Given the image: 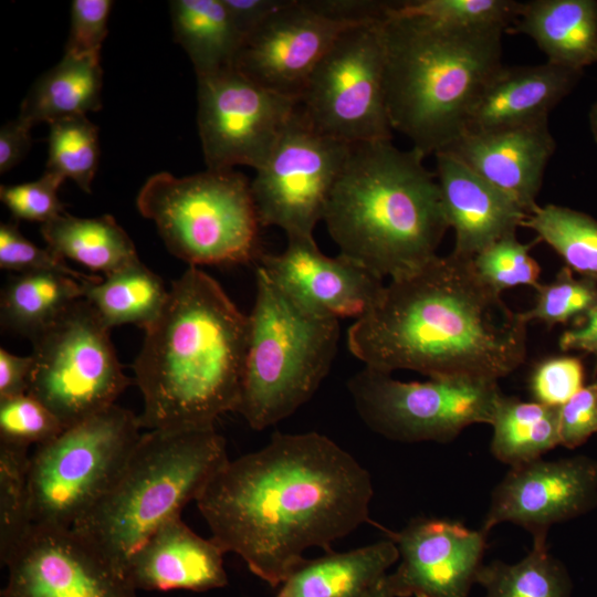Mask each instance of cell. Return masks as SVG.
I'll use <instances>...</instances> for the list:
<instances>
[{
  "instance_id": "6da1fadb",
  "label": "cell",
  "mask_w": 597,
  "mask_h": 597,
  "mask_svg": "<svg viewBox=\"0 0 597 597\" xmlns=\"http://www.w3.org/2000/svg\"><path fill=\"white\" fill-rule=\"evenodd\" d=\"M369 472L318 432L272 434L228 460L196 500L212 538L272 587L305 559L371 523Z\"/></svg>"
},
{
  "instance_id": "7a4b0ae2",
  "label": "cell",
  "mask_w": 597,
  "mask_h": 597,
  "mask_svg": "<svg viewBox=\"0 0 597 597\" xmlns=\"http://www.w3.org/2000/svg\"><path fill=\"white\" fill-rule=\"evenodd\" d=\"M526 325L481 280L472 259L451 252L390 280L346 342L366 367L384 373L498 381L524 362Z\"/></svg>"
},
{
  "instance_id": "3957f363",
  "label": "cell",
  "mask_w": 597,
  "mask_h": 597,
  "mask_svg": "<svg viewBox=\"0 0 597 597\" xmlns=\"http://www.w3.org/2000/svg\"><path fill=\"white\" fill-rule=\"evenodd\" d=\"M133 364L142 429H208L239 404L249 315L197 266L172 281Z\"/></svg>"
},
{
  "instance_id": "277c9868",
  "label": "cell",
  "mask_w": 597,
  "mask_h": 597,
  "mask_svg": "<svg viewBox=\"0 0 597 597\" xmlns=\"http://www.w3.org/2000/svg\"><path fill=\"white\" fill-rule=\"evenodd\" d=\"M423 159L391 139L350 145L322 220L339 255L383 280L408 275L438 255L450 227Z\"/></svg>"
},
{
  "instance_id": "5b68a950",
  "label": "cell",
  "mask_w": 597,
  "mask_h": 597,
  "mask_svg": "<svg viewBox=\"0 0 597 597\" xmlns=\"http://www.w3.org/2000/svg\"><path fill=\"white\" fill-rule=\"evenodd\" d=\"M503 33L388 14L384 39L389 121L425 157L463 133L483 87L503 65Z\"/></svg>"
},
{
  "instance_id": "8992f818",
  "label": "cell",
  "mask_w": 597,
  "mask_h": 597,
  "mask_svg": "<svg viewBox=\"0 0 597 597\" xmlns=\"http://www.w3.org/2000/svg\"><path fill=\"white\" fill-rule=\"evenodd\" d=\"M229 460L216 428L142 433L101 499L72 530L125 574L132 554L180 516Z\"/></svg>"
},
{
  "instance_id": "52a82bcc",
  "label": "cell",
  "mask_w": 597,
  "mask_h": 597,
  "mask_svg": "<svg viewBox=\"0 0 597 597\" xmlns=\"http://www.w3.org/2000/svg\"><path fill=\"white\" fill-rule=\"evenodd\" d=\"M339 321L295 306L255 268V298L249 314V344L235 412L254 430L293 415L316 392L334 362Z\"/></svg>"
},
{
  "instance_id": "ba28073f",
  "label": "cell",
  "mask_w": 597,
  "mask_h": 597,
  "mask_svg": "<svg viewBox=\"0 0 597 597\" xmlns=\"http://www.w3.org/2000/svg\"><path fill=\"white\" fill-rule=\"evenodd\" d=\"M136 205L169 252L189 266L256 263L263 253L251 181L233 169L181 178L157 172Z\"/></svg>"
},
{
  "instance_id": "9c48e42d",
  "label": "cell",
  "mask_w": 597,
  "mask_h": 597,
  "mask_svg": "<svg viewBox=\"0 0 597 597\" xmlns=\"http://www.w3.org/2000/svg\"><path fill=\"white\" fill-rule=\"evenodd\" d=\"M140 429L138 416L115 404L38 446L28 476L32 526L71 530L112 484Z\"/></svg>"
},
{
  "instance_id": "30bf717a",
  "label": "cell",
  "mask_w": 597,
  "mask_h": 597,
  "mask_svg": "<svg viewBox=\"0 0 597 597\" xmlns=\"http://www.w3.org/2000/svg\"><path fill=\"white\" fill-rule=\"evenodd\" d=\"M107 328L84 297L31 339L28 392L66 429L115 405L132 385Z\"/></svg>"
},
{
  "instance_id": "8fae6325",
  "label": "cell",
  "mask_w": 597,
  "mask_h": 597,
  "mask_svg": "<svg viewBox=\"0 0 597 597\" xmlns=\"http://www.w3.org/2000/svg\"><path fill=\"white\" fill-rule=\"evenodd\" d=\"M384 22L345 29L307 80L298 112L322 135L348 145L391 139Z\"/></svg>"
},
{
  "instance_id": "7c38bea8",
  "label": "cell",
  "mask_w": 597,
  "mask_h": 597,
  "mask_svg": "<svg viewBox=\"0 0 597 597\" xmlns=\"http://www.w3.org/2000/svg\"><path fill=\"white\" fill-rule=\"evenodd\" d=\"M347 389L363 422L399 442H449L471 425H490L502 394L498 381H401L366 366Z\"/></svg>"
},
{
  "instance_id": "4fadbf2b",
  "label": "cell",
  "mask_w": 597,
  "mask_h": 597,
  "mask_svg": "<svg viewBox=\"0 0 597 597\" xmlns=\"http://www.w3.org/2000/svg\"><path fill=\"white\" fill-rule=\"evenodd\" d=\"M349 149L350 145L313 129L297 106L251 181L261 227H277L286 238H313Z\"/></svg>"
},
{
  "instance_id": "5bb4252c",
  "label": "cell",
  "mask_w": 597,
  "mask_h": 597,
  "mask_svg": "<svg viewBox=\"0 0 597 597\" xmlns=\"http://www.w3.org/2000/svg\"><path fill=\"white\" fill-rule=\"evenodd\" d=\"M298 101L235 69L198 77V132L207 169L260 168L295 115Z\"/></svg>"
},
{
  "instance_id": "9a60e30c",
  "label": "cell",
  "mask_w": 597,
  "mask_h": 597,
  "mask_svg": "<svg viewBox=\"0 0 597 597\" xmlns=\"http://www.w3.org/2000/svg\"><path fill=\"white\" fill-rule=\"evenodd\" d=\"M2 565L1 597H137L126 575L72 528L32 526Z\"/></svg>"
},
{
  "instance_id": "2e32d148",
  "label": "cell",
  "mask_w": 597,
  "mask_h": 597,
  "mask_svg": "<svg viewBox=\"0 0 597 597\" xmlns=\"http://www.w3.org/2000/svg\"><path fill=\"white\" fill-rule=\"evenodd\" d=\"M597 505V461L542 458L512 467L493 491L481 530L510 522L546 541L553 524L583 515Z\"/></svg>"
},
{
  "instance_id": "e0dca14e",
  "label": "cell",
  "mask_w": 597,
  "mask_h": 597,
  "mask_svg": "<svg viewBox=\"0 0 597 597\" xmlns=\"http://www.w3.org/2000/svg\"><path fill=\"white\" fill-rule=\"evenodd\" d=\"M255 265L308 315L336 320L366 315L378 302L384 280L343 255L331 258L314 237H290L281 253L263 252Z\"/></svg>"
},
{
  "instance_id": "ac0fdd59",
  "label": "cell",
  "mask_w": 597,
  "mask_h": 597,
  "mask_svg": "<svg viewBox=\"0 0 597 597\" xmlns=\"http://www.w3.org/2000/svg\"><path fill=\"white\" fill-rule=\"evenodd\" d=\"M399 564L384 582L394 597H469L482 566L486 533L441 519H415L385 530Z\"/></svg>"
},
{
  "instance_id": "d6986e66",
  "label": "cell",
  "mask_w": 597,
  "mask_h": 597,
  "mask_svg": "<svg viewBox=\"0 0 597 597\" xmlns=\"http://www.w3.org/2000/svg\"><path fill=\"white\" fill-rule=\"evenodd\" d=\"M347 24L327 19L303 0H289L248 35L233 69L279 94L298 97L316 65Z\"/></svg>"
},
{
  "instance_id": "ffe728a7",
  "label": "cell",
  "mask_w": 597,
  "mask_h": 597,
  "mask_svg": "<svg viewBox=\"0 0 597 597\" xmlns=\"http://www.w3.org/2000/svg\"><path fill=\"white\" fill-rule=\"evenodd\" d=\"M555 149L545 119L489 132H464L438 153L451 155L530 213L537 206L545 168Z\"/></svg>"
},
{
  "instance_id": "44dd1931",
  "label": "cell",
  "mask_w": 597,
  "mask_h": 597,
  "mask_svg": "<svg viewBox=\"0 0 597 597\" xmlns=\"http://www.w3.org/2000/svg\"><path fill=\"white\" fill-rule=\"evenodd\" d=\"M223 548L196 534L180 516L158 527L129 557L125 575L136 590L208 591L228 585Z\"/></svg>"
},
{
  "instance_id": "7402d4cb",
  "label": "cell",
  "mask_w": 597,
  "mask_h": 597,
  "mask_svg": "<svg viewBox=\"0 0 597 597\" xmlns=\"http://www.w3.org/2000/svg\"><path fill=\"white\" fill-rule=\"evenodd\" d=\"M434 156L443 210L454 230L452 253L473 259L523 226L528 212L510 196L451 155Z\"/></svg>"
},
{
  "instance_id": "603a6c76",
  "label": "cell",
  "mask_w": 597,
  "mask_h": 597,
  "mask_svg": "<svg viewBox=\"0 0 597 597\" xmlns=\"http://www.w3.org/2000/svg\"><path fill=\"white\" fill-rule=\"evenodd\" d=\"M583 71L545 62L502 65L475 101L464 132L481 133L548 119L549 112L574 88Z\"/></svg>"
},
{
  "instance_id": "cb8c5ba5",
  "label": "cell",
  "mask_w": 597,
  "mask_h": 597,
  "mask_svg": "<svg viewBox=\"0 0 597 597\" xmlns=\"http://www.w3.org/2000/svg\"><path fill=\"white\" fill-rule=\"evenodd\" d=\"M389 537L347 552L305 558L273 597H369L398 562Z\"/></svg>"
},
{
  "instance_id": "d4e9b609",
  "label": "cell",
  "mask_w": 597,
  "mask_h": 597,
  "mask_svg": "<svg viewBox=\"0 0 597 597\" xmlns=\"http://www.w3.org/2000/svg\"><path fill=\"white\" fill-rule=\"evenodd\" d=\"M507 32L530 36L547 62L583 71L597 62V1L522 2Z\"/></svg>"
},
{
  "instance_id": "484cf974",
  "label": "cell",
  "mask_w": 597,
  "mask_h": 597,
  "mask_svg": "<svg viewBox=\"0 0 597 597\" xmlns=\"http://www.w3.org/2000/svg\"><path fill=\"white\" fill-rule=\"evenodd\" d=\"M103 71L100 59L64 54L42 74L23 98L18 117L31 126L63 117L86 115L102 107Z\"/></svg>"
},
{
  "instance_id": "4316f807",
  "label": "cell",
  "mask_w": 597,
  "mask_h": 597,
  "mask_svg": "<svg viewBox=\"0 0 597 597\" xmlns=\"http://www.w3.org/2000/svg\"><path fill=\"white\" fill-rule=\"evenodd\" d=\"M40 231L54 254L104 276L139 260L134 242L109 214L80 218L65 211Z\"/></svg>"
},
{
  "instance_id": "83f0119b",
  "label": "cell",
  "mask_w": 597,
  "mask_h": 597,
  "mask_svg": "<svg viewBox=\"0 0 597 597\" xmlns=\"http://www.w3.org/2000/svg\"><path fill=\"white\" fill-rule=\"evenodd\" d=\"M174 36L198 77L233 67L243 36L222 0L170 1Z\"/></svg>"
},
{
  "instance_id": "f1b7e54d",
  "label": "cell",
  "mask_w": 597,
  "mask_h": 597,
  "mask_svg": "<svg viewBox=\"0 0 597 597\" xmlns=\"http://www.w3.org/2000/svg\"><path fill=\"white\" fill-rule=\"evenodd\" d=\"M84 283L48 271L12 275L1 291L2 328L31 341L83 297Z\"/></svg>"
},
{
  "instance_id": "f546056e",
  "label": "cell",
  "mask_w": 597,
  "mask_h": 597,
  "mask_svg": "<svg viewBox=\"0 0 597 597\" xmlns=\"http://www.w3.org/2000/svg\"><path fill=\"white\" fill-rule=\"evenodd\" d=\"M169 290L140 260L84 283L83 297L107 328L134 324L146 329L160 314Z\"/></svg>"
},
{
  "instance_id": "4dcf8cb0",
  "label": "cell",
  "mask_w": 597,
  "mask_h": 597,
  "mask_svg": "<svg viewBox=\"0 0 597 597\" xmlns=\"http://www.w3.org/2000/svg\"><path fill=\"white\" fill-rule=\"evenodd\" d=\"M558 409L501 394L490 423L492 454L511 468L541 459L559 444Z\"/></svg>"
},
{
  "instance_id": "1f68e13d",
  "label": "cell",
  "mask_w": 597,
  "mask_h": 597,
  "mask_svg": "<svg viewBox=\"0 0 597 597\" xmlns=\"http://www.w3.org/2000/svg\"><path fill=\"white\" fill-rule=\"evenodd\" d=\"M475 583L485 589V597H569L572 587L566 568L548 552L546 541H533L531 552L515 564L482 565Z\"/></svg>"
},
{
  "instance_id": "d6a6232c",
  "label": "cell",
  "mask_w": 597,
  "mask_h": 597,
  "mask_svg": "<svg viewBox=\"0 0 597 597\" xmlns=\"http://www.w3.org/2000/svg\"><path fill=\"white\" fill-rule=\"evenodd\" d=\"M522 227L532 229L572 271L597 280V220L558 205L536 206Z\"/></svg>"
},
{
  "instance_id": "836d02e7",
  "label": "cell",
  "mask_w": 597,
  "mask_h": 597,
  "mask_svg": "<svg viewBox=\"0 0 597 597\" xmlns=\"http://www.w3.org/2000/svg\"><path fill=\"white\" fill-rule=\"evenodd\" d=\"M49 126L46 171L72 179L90 193L100 157L97 126L86 115L59 118Z\"/></svg>"
},
{
  "instance_id": "e575fe53",
  "label": "cell",
  "mask_w": 597,
  "mask_h": 597,
  "mask_svg": "<svg viewBox=\"0 0 597 597\" xmlns=\"http://www.w3.org/2000/svg\"><path fill=\"white\" fill-rule=\"evenodd\" d=\"M521 3L514 0H404L390 1L388 14L420 17L444 27L507 32Z\"/></svg>"
},
{
  "instance_id": "d590c367",
  "label": "cell",
  "mask_w": 597,
  "mask_h": 597,
  "mask_svg": "<svg viewBox=\"0 0 597 597\" xmlns=\"http://www.w3.org/2000/svg\"><path fill=\"white\" fill-rule=\"evenodd\" d=\"M29 448L0 442V559L3 564L30 532Z\"/></svg>"
},
{
  "instance_id": "8d00e7d4",
  "label": "cell",
  "mask_w": 597,
  "mask_h": 597,
  "mask_svg": "<svg viewBox=\"0 0 597 597\" xmlns=\"http://www.w3.org/2000/svg\"><path fill=\"white\" fill-rule=\"evenodd\" d=\"M535 305L521 313L524 322L541 321L548 326L582 322L597 304V280L575 277L573 271L564 266L555 279L541 284L536 290Z\"/></svg>"
},
{
  "instance_id": "74e56055",
  "label": "cell",
  "mask_w": 597,
  "mask_h": 597,
  "mask_svg": "<svg viewBox=\"0 0 597 597\" xmlns=\"http://www.w3.org/2000/svg\"><path fill=\"white\" fill-rule=\"evenodd\" d=\"M536 241L522 243L515 233L503 237L476 254L473 266L481 280L500 294L519 285L537 290L542 284L541 268L530 254Z\"/></svg>"
},
{
  "instance_id": "f35d334b",
  "label": "cell",
  "mask_w": 597,
  "mask_h": 597,
  "mask_svg": "<svg viewBox=\"0 0 597 597\" xmlns=\"http://www.w3.org/2000/svg\"><path fill=\"white\" fill-rule=\"evenodd\" d=\"M64 429L56 416L29 394L0 399V442L38 447L53 440Z\"/></svg>"
},
{
  "instance_id": "ab89813d",
  "label": "cell",
  "mask_w": 597,
  "mask_h": 597,
  "mask_svg": "<svg viewBox=\"0 0 597 597\" xmlns=\"http://www.w3.org/2000/svg\"><path fill=\"white\" fill-rule=\"evenodd\" d=\"M0 268L18 273L48 271L71 276L81 282L98 281L102 276L77 272L64 259L48 248L28 240L17 223L0 224Z\"/></svg>"
},
{
  "instance_id": "60d3db41",
  "label": "cell",
  "mask_w": 597,
  "mask_h": 597,
  "mask_svg": "<svg viewBox=\"0 0 597 597\" xmlns=\"http://www.w3.org/2000/svg\"><path fill=\"white\" fill-rule=\"evenodd\" d=\"M64 179L45 171L35 181L20 185H1L0 199L18 220L46 223L65 212L57 191Z\"/></svg>"
},
{
  "instance_id": "b9f144b4",
  "label": "cell",
  "mask_w": 597,
  "mask_h": 597,
  "mask_svg": "<svg viewBox=\"0 0 597 597\" xmlns=\"http://www.w3.org/2000/svg\"><path fill=\"white\" fill-rule=\"evenodd\" d=\"M585 368L574 356L549 357L532 373L530 389L534 401L561 407L584 387Z\"/></svg>"
},
{
  "instance_id": "7bdbcfd3",
  "label": "cell",
  "mask_w": 597,
  "mask_h": 597,
  "mask_svg": "<svg viewBox=\"0 0 597 597\" xmlns=\"http://www.w3.org/2000/svg\"><path fill=\"white\" fill-rule=\"evenodd\" d=\"M112 6L113 1L109 0L72 1L71 28L64 54L100 59Z\"/></svg>"
},
{
  "instance_id": "ee69618b",
  "label": "cell",
  "mask_w": 597,
  "mask_h": 597,
  "mask_svg": "<svg viewBox=\"0 0 597 597\" xmlns=\"http://www.w3.org/2000/svg\"><path fill=\"white\" fill-rule=\"evenodd\" d=\"M559 444L569 449L597 433V383L584 386L558 409Z\"/></svg>"
},
{
  "instance_id": "f6af8a7d",
  "label": "cell",
  "mask_w": 597,
  "mask_h": 597,
  "mask_svg": "<svg viewBox=\"0 0 597 597\" xmlns=\"http://www.w3.org/2000/svg\"><path fill=\"white\" fill-rule=\"evenodd\" d=\"M316 13L347 24H365L388 18L390 1L376 0H303Z\"/></svg>"
},
{
  "instance_id": "bcb514c9",
  "label": "cell",
  "mask_w": 597,
  "mask_h": 597,
  "mask_svg": "<svg viewBox=\"0 0 597 597\" xmlns=\"http://www.w3.org/2000/svg\"><path fill=\"white\" fill-rule=\"evenodd\" d=\"M289 0H222L243 40Z\"/></svg>"
},
{
  "instance_id": "7dc6e473",
  "label": "cell",
  "mask_w": 597,
  "mask_h": 597,
  "mask_svg": "<svg viewBox=\"0 0 597 597\" xmlns=\"http://www.w3.org/2000/svg\"><path fill=\"white\" fill-rule=\"evenodd\" d=\"M32 126L17 117L0 129V174H7L21 163L32 145Z\"/></svg>"
},
{
  "instance_id": "c3c4849f",
  "label": "cell",
  "mask_w": 597,
  "mask_h": 597,
  "mask_svg": "<svg viewBox=\"0 0 597 597\" xmlns=\"http://www.w3.org/2000/svg\"><path fill=\"white\" fill-rule=\"evenodd\" d=\"M33 358L19 356L0 348V399L17 397L28 392Z\"/></svg>"
},
{
  "instance_id": "681fc988",
  "label": "cell",
  "mask_w": 597,
  "mask_h": 597,
  "mask_svg": "<svg viewBox=\"0 0 597 597\" xmlns=\"http://www.w3.org/2000/svg\"><path fill=\"white\" fill-rule=\"evenodd\" d=\"M562 350H580L597 356V304L576 327L565 331L558 342Z\"/></svg>"
},
{
  "instance_id": "f907efd6",
  "label": "cell",
  "mask_w": 597,
  "mask_h": 597,
  "mask_svg": "<svg viewBox=\"0 0 597 597\" xmlns=\"http://www.w3.org/2000/svg\"><path fill=\"white\" fill-rule=\"evenodd\" d=\"M589 125L593 137L597 144V102L593 105L589 112Z\"/></svg>"
},
{
  "instance_id": "816d5d0a",
  "label": "cell",
  "mask_w": 597,
  "mask_h": 597,
  "mask_svg": "<svg viewBox=\"0 0 597 597\" xmlns=\"http://www.w3.org/2000/svg\"><path fill=\"white\" fill-rule=\"evenodd\" d=\"M385 579V578H384ZM383 582L375 588L369 597H394L387 589L385 582Z\"/></svg>"
},
{
  "instance_id": "f5cc1de1",
  "label": "cell",
  "mask_w": 597,
  "mask_h": 597,
  "mask_svg": "<svg viewBox=\"0 0 597 597\" xmlns=\"http://www.w3.org/2000/svg\"><path fill=\"white\" fill-rule=\"evenodd\" d=\"M596 383H597V380H596Z\"/></svg>"
}]
</instances>
